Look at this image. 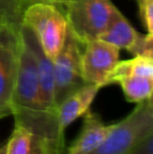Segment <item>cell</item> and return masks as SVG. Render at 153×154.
<instances>
[{"label": "cell", "instance_id": "obj_12", "mask_svg": "<svg viewBox=\"0 0 153 154\" xmlns=\"http://www.w3.org/2000/svg\"><path fill=\"white\" fill-rule=\"evenodd\" d=\"M130 75L153 79V58L134 56L133 59L118 61L107 78L106 86L118 84L120 80Z\"/></svg>", "mask_w": 153, "mask_h": 154}, {"label": "cell", "instance_id": "obj_4", "mask_svg": "<svg viewBox=\"0 0 153 154\" xmlns=\"http://www.w3.org/2000/svg\"><path fill=\"white\" fill-rule=\"evenodd\" d=\"M116 10L111 0H69L65 16L68 27L86 42L99 38Z\"/></svg>", "mask_w": 153, "mask_h": 154}, {"label": "cell", "instance_id": "obj_11", "mask_svg": "<svg viewBox=\"0 0 153 154\" xmlns=\"http://www.w3.org/2000/svg\"><path fill=\"white\" fill-rule=\"evenodd\" d=\"M139 35L141 34L133 29L122 13L116 10L105 31L99 36L98 39L115 45L120 49L125 48L129 51Z\"/></svg>", "mask_w": 153, "mask_h": 154}, {"label": "cell", "instance_id": "obj_20", "mask_svg": "<svg viewBox=\"0 0 153 154\" xmlns=\"http://www.w3.org/2000/svg\"><path fill=\"white\" fill-rule=\"evenodd\" d=\"M0 25H1V23H0Z\"/></svg>", "mask_w": 153, "mask_h": 154}, {"label": "cell", "instance_id": "obj_15", "mask_svg": "<svg viewBox=\"0 0 153 154\" xmlns=\"http://www.w3.org/2000/svg\"><path fill=\"white\" fill-rule=\"evenodd\" d=\"M129 53L133 56H145L153 58V34L139 35L133 46L129 49Z\"/></svg>", "mask_w": 153, "mask_h": 154}, {"label": "cell", "instance_id": "obj_17", "mask_svg": "<svg viewBox=\"0 0 153 154\" xmlns=\"http://www.w3.org/2000/svg\"><path fill=\"white\" fill-rule=\"evenodd\" d=\"M128 154H153V132L139 140Z\"/></svg>", "mask_w": 153, "mask_h": 154}, {"label": "cell", "instance_id": "obj_6", "mask_svg": "<svg viewBox=\"0 0 153 154\" xmlns=\"http://www.w3.org/2000/svg\"><path fill=\"white\" fill-rule=\"evenodd\" d=\"M120 48L100 39L86 41L81 56L82 75L86 84L106 86V80L120 61Z\"/></svg>", "mask_w": 153, "mask_h": 154}, {"label": "cell", "instance_id": "obj_13", "mask_svg": "<svg viewBox=\"0 0 153 154\" xmlns=\"http://www.w3.org/2000/svg\"><path fill=\"white\" fill-rule=\"evenodd\" d=\"M124 92L126 100L130 103H141L152 97V78L130 75L120 80L118 83Z\"/></svg>", "mask_w": 153, "mask_h": 154}, {"label": "cell", "instance_id": "obj_19", "mask_svg": "<svg viewBox=\"0 0 153 154\" xmlns=\"http://www.w3.org/2000/svg\"><path fill=\"white\" fill-rule=\"evenodd\" d=\"M0 154H5V145L0 146Z\"/></svg>", "mask_w": 153, "mask_h": 154}, {"label": "cell", "instance_id": "obj_5", "mask_svg": "<svg viewBox=\"0 0 153 154\" xmlns=\"http://www.w3.org/2000/svg\"><path fill=\"white\" fill-rule=\"evenodd\" d=\"M19 27L10 24L0 25V119L12 114V97L19 48Z\"/></svg>", "mask_w": 153, "mask_h": 154}, {"label": "cell", "instance_id": "obj_10", "mask_svg": "<svg viewBox=\"0 0 153 154\" xmlns=\"http://www.w3.org/2000/svg\"><path fill=\"white\" fill-rule=\"evenodd\" d=\"M5 154H60L47 138L20 125L15 128L5 144Z\"/></svg>", "mask_w": 153, "mask_h": 154}, {"label": "cell", "instance_id": "obj_8", "mask_svg": "<svg viewBox=\"0 0 153 154\" xmlns=\"http://www.w3.org/2000/svg\"><path fill=\"white\" fill-rule=\"evenodd\" d=\"M100 89V86L96 84H86L58 106V126L62 136H64L66 128L70 124L83 116L90 109Z\"/></svg>", "mask_w": 153, "mask_h": 154}, {"label": "cell", "instance_id": "obj_7", "mask_svg": "<svg viewBox=\"0 0 153 154\" xmlns=\"http://www.w3.org/2000/svg\"><path fill=\"white\" fill-rule=\"evenodd\" d=\"M19 35L31 48L37 64L39 79V102L45 113L58 118V109L54 101V62L46 56L36 32L29 26L21 23Z\"/></svg>", "mask_w": 153, "mask_h": 154}, {"label": "cell", "instance_id": "obj_2", "mask_svg": "<svg viewBox=\"0 0 153 154\" xmlns=\"http://www.w3.org/2000/svg\"><path fill=\"white\" fill-rule=\"evenodd\" d=\"M22 23L36 32L44 53L54 61L63 46L67 32L65 11L55 4H32L23 12Z\"/></svg>", "mask_w": 153, "mask_h": 154}, {"label": "cell", "instance_id": "obj_9", "mask_svg": "<svg viewBox=\"0 0 153 154\" xmlns=\"http://www.w3.org/2000/svg\"><path fill=\"white\" fill-rule=\"evenodd\" d=\"M83 116V126L80 134L66 148L65 154H89L100 146L113 127V124L105 125L100 116L90 109Z\"/></svg>", "mask_w": 153, "mask_h": 154}, {"label": "cell", "instance_id": "obj_14", "mask_svg": "<svg viewBox=\"0 0 153 154\" xmlns=\"http://www.w3.org/2000/svg\"><path fill=\"white\" fill-rule=\"evenodd\" d=\"M21 0H0V23L19 27L22 23Z\"/></svg>", "mask_w": 153, "mask_h": 154}, {"label": "cell", "instance_id": "obj_18", "mask_svg": "<svg viewBox=\"0 0 153 154\" xmlns=\"http://www.w3.org/2000/svg\"><path fill=\"white\" fill-rule=\"evenodd\" d=\"M69 0H21V5H22V10L24 12V10L29 5L35 3H49V4H55V5L61 8L62 10L65 11L66 4L68 3Z\"/></svg>", "mask_w": 153, "mask_h": 154}, {"label": "cell", "instance_id": "obj_3", "mask_svg": "<svg viewBox=\"0 0 153 154\" xmlns=\"http://www.w3.org/2000/svg\"><path fill=\"white\" fill-rule=\"evenodd\" d=\"M85 42L67 27L64 44L54 59V101L58 106L70 94L86 85L82 75L81 56Z\"/></svg>", "mask_w": 153, "mask_h": 154}, {"label": "cell", "instance_id": "obj_16", "mask_svg": "<svg viewBox=\"0 0 153 154\" xmlns=\"http://www.w3.org/2000/svg\"><path fill=\"white\" fill-rule=\"evenodd\" d=\"M139 16L149 34H153V0H136Z\"/></svg>", "mask_w": 153, "mask_h": 154}, {"label": "cell", "instance_id": "obj_1", "mask_svg": "<svg viewBox=\"0 0 153 154\" xmlns=\"http://www.w3.org/2000/svg\"><path fill=\"white\" fill-rule=\"evenodd\" d=\"M153 132L152 97L141 103L118 123L113 124L105 140L89 154H128L145 136Z\"/></svg>", "mask_w": 153, "mask_h": 154}]
</instances>
